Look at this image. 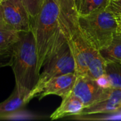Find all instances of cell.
Masks as SVG:
<instances>
[{
	"instance_id": "cell-1",
	"label": "cell",
	"mask_w": 121,
	"mask_h": 121,
	"mask_svg": "<svg viewBox=\"0 0 121 121\" xmlns=\"http://www.w3.org/2000/svg\"><path fill=\"white\" fill-rule=\"evenodd\" d=\"M38 54V70L40 74L45 62L67 42L59 23L58 0H45L38 16L30 21Z\"/></svg>"
},
{
	"instance_id": "cell-13",
	"label": "cell",
	"mask_w": 121,
	"mask_h": 121,
	"mask_svg": "<svg viewBox=\"0 0 121 121\" xmlns=\"http://www.w3.org/2000/svg\"><path fill=\"white\" fill-rule=\"evenodd\" d=\"M106 64V60L99 52L98 55L92 57L88 62L86 75L90 78L98 81L104 79Z\"/></svg>"
},
{
	"instance_id": "cell-15",
	"label": "cell",
	"mask_w": 121,
	"mask_h": 121,
	"mask_svg": "<svg viewBox=\"0 0 121 121\" xmlns=\"http://www.w3.org/2000/svg\"><path fill=\"white\" fill-rule=\"evenodd\" d=\"M20 33L16 30L0 28V55L10 52L13 45L19 39Z\"/></svg>"
},
{
	"instance_id": "cell-5",
	"label": "cell",
	"mask_w": 121,
	"mask_h": 121,
	"mask_svg": "<svg viewBox=\"0 0 121 121\" xmlns=\"http://www.w3.org/2000/svg\"><path fill=\"white\" fill-rule=\"evenodd\" d=\"M42 69L43 71L40 72L38 82L30 94V101L39 96L43 86L50 79L60 75L76 72L75 60L67 42L57 52L45 62Z\"/></svg>"
},
{
	"instance_id": "cell-11",
	"label": "cell",
	"mask_w": 121,
	"mask_h": 121,
	"mask_svg": "<svg viewBox=\"0 0 121 121\" xmlns=\"http://www.w3.org/2000/svg\"><path fill=\"white\" fill-rule=\"evenodd\" d=\"M99 52L107 62L121 63V31L118 30L109 45Z\"/></svg>"
},
{
	"instance_id": "cell-16",
	"label": "cell",
	"mask_w": 121,
	"mask_h": 121,
	"mask_svg": "<svg viewBox=\"0 0 121 121\" xmlns=\"http://www.w3.org/2000/svg\"><path fill=\"white\" fill-rule=\"evenodd\" d=\"M105 79L108 86L121 89V63L107 62Z\"/></svg>"
},
{
	"instance_id": "cell-21",
	"label": "cell",
	"mask_w": 121,
	"mask_h": 121,
	"mask_svg": "<svg viewBox=\"0 0 121 121\" xmlns=\"http://www.w3.org/2000/svg\"><path fill=\"white\" fill-rule=\"evenodd\" d=\"M117 19H118V22H121V16H120V17H118V18H117Z\"/></svg>"
},
{
	"instance_id": "cell-14",
	"label": "cell",
	"mask_w": 121,
	"mask_h": 121,
	"mask_svg": "<svg viewBox=\"0 0 121 121\" xmlns=\"http://www.w3.org/2000/svg\"><path fill=\"white\" fill-rule=\"evenodd\" d=\"M109 0H74L79 16L89 14L95 11L106 8Z\"/></svg>"
},
{
	"instance_id": "cell-9",
	"label": "cell",
	"mask_w": 121,
	"mask_h": 121,
	"mask_svg": "<svg viewBox=\"0 0 121 121\" xmlns=\"http://www.w3.org/2000/svg\"><path fill=\"white\" fill-rule=\"evenodd\" d=\"M121 110V89L111 87L108 96L86 107L79 116L111 113Z\"/></svg>"
},
{
	"instance_id": "cell-8",
	"label": "cell",
	"mask_w": 121,
	"mask_h": 121,
	"mask_svg": "<svg viewBox=\"0 0 121 121\" xmlns=\"http://www.w3.org/2000/svg\"><path fill=\"white\" fill-rule=\"evenodd\" d=\"M77 77V73L72 72L60 75L50 79L45 84L38 97H39V99H42L49 95H56L62 99L65 97L72 91Z\"/></svg>"
},
{
	"instance_id": "cell-2",
	"label": "cell",
	"mask_w": 121,
	"mask_h": 121,
	"mask_svg": "<svg viewBox=\"0 0 121 121\" xmlns=\"http://www.w3.org/2000/svg\"><path fill=\"white\" fill-rule=\"evenodd\" d=\"M10 54L16 89L30 101V94L35 87L40 77L36 45L31 30L20 33V38L13 45Z\"/></svg>"
},
{
	"instance_id": "cell-4",
	"label": "cell",
	"mask_w": 121,
	"mask_h": 121,
	"mask_svg": "<svg viewBox=\"0 0 121 121\" xmlns=\"http://www.w3.org/2000/svg\"><path fill=\"white\" fill-rule=\"evenodd\" d=\"M79 21L86 39L99 51L109 45L118 30V19L107 8L86 15H79Z\"/></svg>"
},
{
	"instance_id": "cell-10",
	"label": "cell",
	"mask_w": 121,
	"mask_h": 121,
	"mask_svg": "<svg viewBox=\"0 0 121 121\" xmlns=\"http://www.w3.org/2000/svg\"><path fill=\"white\" fill-rule=\"evenodd\" d=\"M84 108V104L71 91L67 96L62 99L61 104L51 114L50 118L53 121L68 116H79Z\"/></svg>"
},
{
	"instance_id": "cell-3",
	"label": "cell",
	"mask_w": 121,
	"mask_h": 121,
	"mask_svg": "<svg viewBox=\"0 0 121 121\" xmlns=\"http://www.w3.org/2000/svg\"><path fill=\"white\" fill-rule=\"evenodd\" d=\"M59 23L66 41L71 49L75 63L76 73L86 75L87 64L99 53L86 39L79 24V14L74 0H58Z\"/></svg>"
},
{
	"instance_id": "cell-19",
	"label": "cell",
	"mask_w": 121,
	"mask_h": 121,
	"mask_svg": "<svg viewBox=\"0 0 121 121\" xmlns=\"http://www.w3.org/2000/svg\"><path fill=\"white\" fill-rule=\"evenodd\" d=\"M0 28H7L9 29L4 19V16H3V12H2V8H1V5L0 3Z\"/></svg>"
},
{
	"instance_id": "cell-6",
	"label": "cell",
	"mask_w": 121,
	"mask_h": 121,
	"mask_svg": "<svg viewBox=\"0 0 121 121\" xmlns=\"http://www.w3.org/2000/svg\"><path fill=\"white\" fill-rule=\"evenodd\" d=\"M111 89L99 81L87 75H79L72 90V93L84 105L85 108L106 97Z\"/></svg>"
},
{
	"instance_id": "cell-7",
	"label": "cell",
	"mask_w": 121,
	"mask_h": 121,
	"mask_svg": "<svg viewBox=\"0 0 121 121\" xmlns=\"http://www.w3.org/2000/svg\"><path fill=\"white\" fill-rule=\"evenodd\" d=\"M1 5L4 19L9 29L18 32L30 30V17L21 0H3Z\"/></svg>"
},
{
	"instance_id": "cell-22",
	"label": "cell",
	"mask_w": 121,
	"mask_h": 121,
	"mask_svg": "<svg viewBox=\"0 0 121 121\" xmlns=\"http://www.w3.org/2000/svg\"><path fill=\"white\" fill-rule=\"evenodd\" d=\"M2 1H3V0H0V3H1V2Z\"/></svg>"
},
{
	"instance_id": "cell-20",
	"label": "cell",
	"mask_w": 121,
	"mask_h": 121,
	"mask_svg": "<svg viewBox=\"0 0 121 121\" xmlns=\"http://www.w3.org/2000/svg\"><path fill=\"white\" fill-rule=\"evenodd\" d=\"M118 30L121 31V22H118Z\"/></svg>"
},
{
	"instance_id": "cell-17",
	"label": "cell",
	"mask_w": 121,
	"mask_h": 121,
	"mask_svg": "<svg viewBox=\"0 0 121 121\" xmlns=\"http://www.w3.org/2000/svg\"><path fill=\"white\" fill-rule=\"evenodd\" d=\"M21 1L31 21L39 13L45 0H21Z\"/></svg>"
},
{
	"instance_id": "cell-12",
	"label": "cell",
	"mask_w": 121,
	"mask_h": 121,
	"mask_svg": "<svg viewBox=\"0 0 121 121\" xmlns=\"http://www.w3.org/2000/svg\"><path fill=\"white\" fill-rule=\"evenodd\" d=\"M28 102V99L20 94L15 89L14 92L9 98L0 103V116L15 112Z\"/></svg>"
},
{
	"instance_id": "cell-18",
	"label": "cell",
	"mask_w": 121,
	"mask_h": 121,
	"mask_svg": "<svg viewBox=\"0 0 121 121\" xmlns=\"http://www.w3.org/2000/svg\"><path fill=\"white\" fill-rule=\"evenodd\" d=\"M106 8L116 18L121 16V0H109Z\"/></svg>"
}]
</instances>
